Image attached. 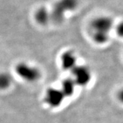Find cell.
<instances>
[{"instance_id": "cell-1", "label": "cell", "mask_w": 123, "mask_h": 123, "mask_svg": "<svg viewBox=\"0 0 123 123\" xmlns=\"http://www.w3.org/2000/svg\"><path fill=\"white\" fill-rule=\"evenodd\" d=\"M114 21L110 16L101 15L94 18L89 24V30L92 41L95 44L103 45L110 39V32L114 27Z\"/></svg>"}, {"instance_id": "cell-2", "label": "cell", "mask_w": 123, "mask_h": 123, "mask_svg": "<svg viewBox=\"0 0 123 123\" xmlns=\"http://www.w3.org/2000/svg\"><path fill=\"white\" fill-rule=\"evenodd\" d=\"M78 4V0H58L50 11L51 21L56 23H62L65 18L66 14L75 10Z\"/></svg>"}, {"instance_id": "cell-3", "label": "cell", "mask_w": 123, "mask_h": 123, "mask_svg": "<svg viewBox=\"0 0 123 123\" xmlns=\"http://www.w3.org/2000/svg\"><path fill=\"white\" fill-rule=\"evenodd\" d=\"M15 70L17 74L21 79L28 82L36 81L40 77V70L37 68L24 62L18 64L15 68Z\"/></svg>"}, {"instance_id": "cell-4", "label": "cell", "mask_w": 123, "mask_h": 123, "mask_svg": "<svg viewBox=\"0 0 123 123\" xmlns=\"http://www.w3.org/2000/svg\"><path fill=\"white\" fill-rule=\"evenodd\" d=\"M73 80L76 85L86 86L92 79V73L88 67L85 66H76L72 70Z\"/></svg>"}, {"instance_id": "cell-5", "label": "cell", "mask_w": 123, "mask_h": 123, "mask_svg": "<svg viewBox=\"0 0 123 123\" xmlns=\"http://www.w3.org/2000/svg\"><path fill=\"white\" fill-rule=\"evenodd\" d=\"M65 98L61 90L57 88H49L47 90L44 101L50 107H57L61 105Z\"/></svg>"}, {"instance_id": "cell-6", "label": "cell", "mask_w": 123, "mask_h": 123, "mask_svg": "<svg viewBox=\"0 0 123 123\" xmlns=\"http://www.w3.org/2000/svg\"><path fill=\"white\" fill-rule=\"evenodd\" d=\"M62 65L65 70H73L77 63V57L71 51H67L62 55Z\"/></svg>"}, {"instance_id": "cell-7", "label": "cell", "mask_w": 123, "mask_h": 123, "mask_svg": "<svg viewBox=\"0 0 123 123\" xmlns=\"http://www.w3.org/2000/svg\"><path fill=\"white\" fill-rule=\"evenodd\" d=\"M34 19L36 23L40 25H47L51 21V13L48 9L45 7H40L36 10Z\"/></svg>"}, {"instance_id": "cell-8", "label": "cell", "mask_w": 123, "mask_h": 123, "mask_svg": "<svg viewBox=\"0 0 123 123\" xmlns=\"http://www.w3.org/2000/svg\"><path fill=\"white\" fill-rule=\"evenodd\" d=\"M76 84L74 80L70 78H67L64 79L62 84V92H63L64 95L66 97H70L75 91Z\"/></svg>"}, {"instance_id": "cell-9", "label": "cell", "mask_w": 123, "mask_h": 123, "mask_svg": "<svg viewBox=\"0 0 123 123\" xmlns=\"http://www.w3.org/2000/svg\"><path fill=\"white\" fill-rule=\"evenodd\" d=\"M12 78L8 73H0V89L4 90L8 88L11 85Z\"/></svg>"}, {"instance_id": "cell-10", "label": "cell", "mask_w": 123, "mask_h": 123, "mask_svg": "<svg viewBox=\"0 0 123 123\" xmlns=\"http://www.w3.org/2000/svg\"><path fill=\"white\" fill-rule=\"evenodd\" d=\"M114 29L117 36L121 39H123V20L118 23L116 25H114Z\"/></svg>"}, {"instance_id": "cell-11", "label": "cell", "mask_w": 123, "mask_h": 123, "mask_svg": "<svg viewBox=\"0 0 123 123\" xmlns=\"http://www.w3.org/2000/svg\"><path fill=\"white\" fill-rule=\"evenodd\" d=\"M116 97L119 103L123 106V86L118 90L116 94Z\"/></svg>"}]
</instances>
